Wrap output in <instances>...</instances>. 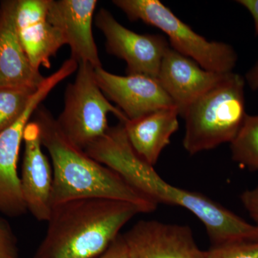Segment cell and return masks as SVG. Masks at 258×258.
Returning a JSON list of instances; mask_svg holds the SVG:
<instances>
[{"instance_id":"cell-1","label":"cell","mask_w":258,"mask_h":258,"mask_svg":"<svg viewBox=\"0 0 258 258\" xmlns=\"http://www.w3.org/2000/svg\"><path fill=\"white\" fill-rule=\"evenodd\" d=\"M93 158L119 174L155 202L186 209L203 222L212 245L258 239V227L203 194L168 183L143 160L129 143L124 130L115 129L95 147Z\"/></svg>"},{"instance_id":"cell-2","label":"cell","mask_w":258,"mask_h":258,"mask_svg":"<svg viewBox=\"0 0 258 258\" xmlns=\"http://www.w3.org/2000/svg\"><path fill=\"white\" fill-rule=\"evenodd\" d=\"M33 116L40 127L42 147L52 161V207L71 200L101 198L136 204L146 213L155 211L157 203L71 143L45 107L39 106Z\"/></svg>"},{"instance_id":"cell-3","label":"cell","mask_w":258,"mask_h":258,"mask_svg":"<svg viewBox=\"0 0 258 258\" xmlns=\"http://www.w3.org/2000/svg\"><path fill=\"white\" fill-rule=\"evenodd\" d=\"M142 207L128 202L86 198L54 205L46 234L34 258H95L104 252Z\"/></svg>"},{"instance_id":"cell-4","label":"cell","mask_w":258,"mask_h":258,"mask_svg":"<svg viewBox=\"0 0 258 258\" xmlns=\"http://www.w3.org/2000/svg\"><path fill=\"white\" fill-rule=\"evenodd\" d=\"M245 84L240 74H226L186 108L183 147L190 155L233 142L247 115Z\"/></svg>"},{"instance_id":"cell-5","label":"cell","mask_w":258,"mask_h":258,"mask_svg":"<svg viewBox=\"0 0 258 258\" xmlns=\"http://www.w3.org/2000/svg\"><path fill=\"white\" fill-rule=\"evenodd\" d=\"M113 3L131 21L142 20L164 32L171 48L204 69L218 74L233 72L238 59L233 47L225 42L209 41L159 0H114Z\"/></svg>"},{"instance_id":"cell-6","label":"cell","mask_w":258,"mask_h":258,"mask_svg":"<svg viewBox=\"0 0 258 258\" xmlns=\"http://www.w3.org/2000/svg\"><path fill=\"white\" fill-rule=\"evenodd\" d=\"M94 69L88 62L79 64L76 79L66 88L63 111L56 119L64 137L83 151L106 133L110 127L108 113L115 115L120 123L128 120L102 92Z\"/></svg>"},{"instance_id":"cell-7","label":"cell","mask_w":258,"mask_h":258,"mask_svg":"<svg viewBox=\"0 0 258 258\" xmlns=\"http://www.w3.org/2000/svg\"><path fill=\"white\" fill-rule=\"evenodd\" d=\"M78 68L79 64L72 58L64 61L60 69L45 78L21 117L14 124L0 132V213L3 215L17 217L28 211L18 171L19 154L25 127L52 89L76 72Z\"/></svg>"},{"instance_id":"cell-8","label":"cell","mask_w":258,"mask_h":258,"mask_svg":"<svg viewBox=\"0 0 258 258\" xmlns=\"http://www.w3.org/2000/svg\"><path fill=\"white\" fill-rule=\"evenodd\" d=\"M95 23L106 37L107 52L126 62L127 75H144L157 79L161 61L171 47L165 37L141 35L128 30L104 8L98 11Z\"/></svg>"},{"instance_id":"cell-9","label":"cell","mask_w":258,"mask_h":258,"mask_svg":"<svg viewBox=\"0 0 258 258\" xmlns=\"http://www.w3.org/2000/svg\"><path fill=\"white\" fill-rule=\"evenodd\" d=\"M122 235L130 258H206L188 226L140 220Z\"/></svg>"},{"instance_id":"cell-10","label":"cell","mask_w":258,"mask_h":258,"mask_svg":"<svg viewBox=\"0 0 258 258\" xmlns=\"http://www.w3.org/2000/svg\"><path fill=\"white\" fill-rule=\"evenodd\" d=\"M94 74L102 92L114 102L128 120L175 107L157 79L140 74L118 76L103 67L95 69Z\"/></svg>"},{"instance_id":"cell-11","label":"cell","mask_w":258,"mask_h":258,"mask_svg":"<svg viewBox=\"0 0 258 258\" xmlns=\"http://www.w3.org/2000/svg\"><path fill=\"white\" fill-rule=\"evenodd\" d=\"M21 175V189L27 210L40 222H47L52 212L53 171L42 151L41 134L35 120L27 124Z\"/></svg>"},{"instance_id":"cell-12","label":"cell","mask_w":258,"mask_h":258,"mask_svg":"<svg viewBox=\"0 0 258 258\" xmlns=\"http://www.w3.org/2000/svg\"><path fill=\"white\" fill-rule=\"evenodd\" d=\"M96 0H50L48 18L60 31L78 63L88 62L94 69L102 67L93 35Z\"/></svg>"},{"instance_id":"cell-13","label":"cell","mask_w":258,"mask_h":258,"mask_svg":"<svg viewBox=\"0 0 258 258\" xmlns=\"http://www.w3.org/2000/svg\"><path fill=\"white\" fill-rule=\"evenodd\" d=\"M50 0H17V31L32 66L50 69V60L66 45L60 31L48 18Z\"/></svg>"},{"instance_id":"cell-14","label":"cell","mask_w":258,"mask_h":258,"mask_svg":"<svg viewBox=\"0 0 258 258\" xmlns=\"http://www.w3.org/2000/svg\"><path fill=\"white\" fill-rule=\"evenodd\" d=\"M225 74L207 71L170 47L161 61L157 79L182 116L194 101Z\"/></svg>"},{"instance_id":"cell-15","label":"cell","mask_w":258,"mask_h":258,"mask_svg":"<svg viewBox=\"0 0 258 258\" xmlns=\"http://www.w3.org/2000/svg\"><path fill=\"white\" fill-rule=\"evenodd\" d=\"M16 6L17 0L0 3V88L37 89L45 78L32 66L19 39Z\"/></svg>"},{"instance_id":"cell-16","label":"cell","mask_w":258,"mask_h":258,"mask_svg":"<svg viewBox=\"0 0 258 258\" xmlns=\"http://www.w3.org/2000/svg\"><path fill=\"white\" fill-rule=\"evenodd\" d=\"M176 107L161 108L123 123L129 143L135 152L151 166L157 164L161 152L179 128Z\"/></svg>"},{"instance_id":"cell-17","label":"cell","mask_w":258,"mask_h":258,"mask_svg":"<svg viewBox=\"0 0 258 258\" xmlns=\"http://www.w3.org/2000/svg\"><path fill=\"white\" fill-rule=\"evenodd\" d=\"M232 158L241 167L258 171V115H247L230 144Z\"/></svg>"},{"instance_id":"cell-18","label":"cell","mask_w":258,"mask_h":258,"mask_svg":"<svg viewBox=\"0 0 258 258\" xmlns=\"http://www.w3.org/2000/svg\"><path fill=\"white\" fill-rule=\"evenodd\" d=\"M37 89L0 88V132L14 124L21 117Z\"/></svg>"},{"instance_id":"cell-19","label":"cell","mask_w":258,"mask_h":258,"mask_svg":"<svg viewBox=\"0 0 258 258\" xmlns=\"http://www.w3.org/2000/svg\"><path fill=\"white\" fill-rule=\"evenodd\" d=\"M206 258H258V239L212 245Z\"/></svg>"},{"instance_id":"cell-20","label":"cell","mask_w":258,"mask_h":258,"mask_svg":"<svg viewBox=\"0 0 258 258\" xmlns=\"http://www.w3.org/2000/svg\"><path fill=\"white\" fill-rule=\"evenodd\" d=\"M0 258H20L18 243L13 229L0 217Z\"/></svg>"},{"instance_id":"cell-21","label":"cell","mask_w":258,"mask_h":258,"mask_svg":"<svg viewBox=\"0 0 258 258\" xmlns=\"http://www.w3.org/2000/svg\"><path fill=\"white\" fill-rule=\"evenodd\" d=\"M241 202L249 216L258 227V185L254 189L246 190L241 195Z\"/></svg>"},{"instance_id":"cell-22","label":"cell","mask_w":258,"mask_h":258,"mask_svg":"<svg viewBox=\"0 0 258 258\" xmlns=\"http://www.w3.org/2000/svg\"><path fill=\"white\" fill-rule=\"evenodd\" d=\"M95 258H130L123 235L120 234L104 252Z\"/></svg>"},{"instance_id":"cell-23","label":"cell","mask_w":258,"mask_h":258,"mask_svg":"<svg viewBox=\"0 0 258 258\" xmlns=\"http://www.w3.org/2000/svg\"><path fill=\"white\" fill-rule=\"evenodd\" d=\"M237 3L250 13L254 20V31L256 35H258V0H238Z\"/></svg>"},{"instance_id":"cell-24","label":"cell","mask_w":258,"mask_h":258,"mask_svg":"<svg viewBox=\"0 0 258 258\" xmlns=\"http://www.w3.org/2000/svg\"><path fill=\"white\" fill-rule=\"evenodd\" d=\"M245 82L253 91H258V60L244 76Z\"/></svg>"}]
</instances>
